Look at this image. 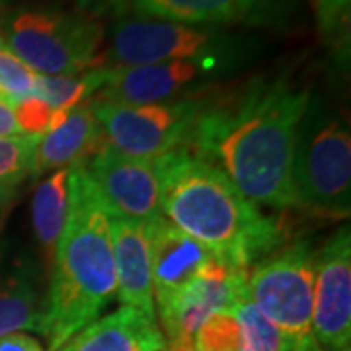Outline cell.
<instances>
[{
    "label": "cell",
    "instance_id": "6da1fadb",
    "mask_svg": "<svg viewBox=\"0 0 351 351\" xmlns=\"http://www.w3.org/2000/svg\"><path fill=\"white\" fill-rule=\"evenodd\" d=\"M313 96L285 80L254 82L201 106L186 149L217 166L254 205L295 207V137Z\"/></svg>",
    "mask_w": 351,
    "mask_h": 351
},
{
    "label": "cell",
    "instance_id": "d4e9b609",
    "mask_svg": "<svg viewBox=\"0 0 351 351\" xmlns=\"http://www.w3.org/2000/svg\"><path fill=\"white\" fill-rule=\"evenodd\" d=\"M316 12H318V22L322 32L332 34L336 27L348 20L350 12V0H314Z\"/></svg>",
    "mask_w": 351,
    "mask_h": 351
},
{
    "label": "cell",
    "instance_id": "ba28073f",
    "mask_svg": "<svg viewBox=\"0 0 351 351\" xmlns=\"http://www.w3.org/2000/svg\"><path fill=\"white\" fill-rule=\"evenodd\" d=\"M90 104L106 145L138 160L156 162L176 149L186 147L203 100L188 98L147 106Z\"/></svg>",
    "mask_w": 351,
    "mask_h": 351
},
{
    "label": "cell",
    "instance_id": "5b68a950",
    "mask_svg": "<svg viewBox=\"0 0 351 351\" xmlns=\"http://www.w3.org/2000/svg\"><path fill=\"white\" fill-rule=\"evenodd\" d=\"M0 41L38 75H84L100 69L104 25L86 14L22 8L4 18Z\"/></svg>",
    "mask_w": 351,
    "mask_h": 351
},
{
    "label": "cell",
    "instance_id": "e0dca14e",
    "mask_svg": "<svg viewBox=\"0 0 351 351\" xmlns=\"http://www.w3.org/2000/svg\"><path fill=\"white\" fill-rule=\"evenodd\" d=\"M104 143L92 104L84 101L64 115L47 133L39 135L34 156V174L63 170L90 158Z\"/></svg>",
    "mask_w": 351,
    "mask_h": 351
},
{
    "label": "cell",
    "instance_id": "30bf717a",
    "mask_svg": "<svg viewBox=\"0 0 351 351\" xmlns=\"http://www.w3.org/2000/svg\"><path fill=\"white\" fill-rule=\"evenodd\" d=\"M228 69H237V64L213 59L101 69V84L90 101L129 106L172 101L195 88L205 86L211 78Z\"/></svg>",
    "mask_w": 351,
    "mask_h": 351
},
{
    "label": "cell",
    "instance_id": "ac0fdd59",
    "mask_svg": "<svg viewBox=\"0 0 351 351\" xmlns=\"http://www.w3.org/2000/svg\"><path fill=\"white\" fill-rule=\"evenodd\" d=\"M69 213V168L47 176L32 199V223L43 250L53 258Z\"/></svg>",
    "mask_w": 351,
    "mask_h": 351
},
{
    "label": "cell",
    "instance_id": "cb8c5ba5",
    "mask_svg": "<svg viewBox=\"0 0 351 351\" xmlns=\"http://www.w3.org/2000/svg\"><path fill=\"white\" fill-rule=\"evenodd\" d=\"M12 110L22 135H43L49 131L55 121V113L51 106L39 96H32L14 104Z\"/></svg>",
    "mask_w": 351,
    "mask_h": 351
},
{
    "label": "cell",
    "instance_id": "8fae6325",
    "mask_svg": "<svg viewBox=\"0 0 351 351\" xmlns=\"http://www.w3.org/2000/svg\"><path fill=\"white\" fill-rule=\"evenodd\" d=\"M313 336L326 351H350L351 234L341 226L314 254Z\"/></svg>",
    "mask_w": 351,
    "mask_h": 351
},
{
    "label": "cell",
    "instance_id": "484cf974",
    "mask_svg": "<svg viewBox=\"0 0 351 351\" xmlns=\"http://www.w3.org/2000/svg\"><path fill=\"white\" fill-rule=\"evenodd\" d=\"M75 6L86 16L98 18V16H108V14H123L131 0H73Z\"/></svg>",
    "mask_w": 351,
    "mask_h": 351
},
{
    "label": "cell",
    "instance_id": "2e32d148",
    "mask_svg": "<svg viewBox=\"0 0 351 351\" xmlns=\"http://www.w3.org/2000/svg\"><path fill=\"white\" fill-rule=\"evenodd\" d=\"M166 338L154 314L131 306L100 316L57 351H162Z\"/></svg>",
    "mask_w": 351,
    "mask_h": 351
},
{
    "label": "cell",
    "instance_id": "83f0119b",
    "mask_svg": "<svg viewBox=\"0 0 351 351\" xmlns=\"http://www.w3.org/2000/svg\"><path fill=\"white\" fill-rule=\"evenodd\" d=\"M18 135H22V131L16 123L12 106L8 101L0 100V137H18Z\"/></svg>",
    "mask_w": 351,
    "mask_h": 351
},
{
    "label": "cell",
    "instance_id": "3957f363",
    "mask_svg": "<svg viewBox=\"0 0 351 351\" xmlns=\"http://www.w3.org/2000/svg\"><path fill=\"white\" fill-rule=\"evenodd\" d=\"M160 213L213 256L248 269L276 250L281 232L217 166L186 147L156 160Z\"/></svg>",
    "mask_w": 351,
    "mask_h": 351
},
{
    "label": "cell",
    "instance_id": "5bb4252c",
    "mask_svg": "<svg viewBox=\"0 0 351 351\" xmlns=\"http://www.w3.org/2000/svg\"><path fill=\"white\" fill-rule=\"evenodd\" d=\"M154 304L186 287L209 260L211 252L182 232L162 213L147 221Z\"/></svg>",
    "mask_w": 351,
    "mask_h": 351
},
{
    "label": "cell",
    "instance_id": "7c38bea8",
    "mask_svg": "<svg viewBox=\"0 0 351 351\" xmlns=\"http://www.w3.org/2000/svg\"><path fill=\"white\" fill-rule=\"evenodd\" d=\"M82 166L112 215L147 223L160 213L156 162L138 160L101 145Z\"/></svg>",
    "mask_w": 351,
    "mask_h": 351
},
{
    "label": "cell",
    "instance_id": "4fadbf2b",
    "mask_svg": "<svg viewBox=\"0 0 351 351\" xmlns=\"http://www.w3.org/2000/svg\"><path fill=\"white\" fill-rule=\"evenodd\" d=\"M138 16L189 25H281L295 0H131Z\"/></svg>",
    "mask_w": 351,
    "mask_h": 351
},
{
    "label": "cell",
    "instance_id": "4316f807",
    "mask_svg": "<svg viewBox=\"0 0 351 351\" xmlns=\"http://www.w3.org/2000/svg\"><path fill=\"white\" fill-rule=\"evenodd\" d=\"M0 351H45L43 346L38 339L16 332V334H8L4 338H0Z\"/></svg>",
    "mask_w": 351,
    "mask_h": 351
},
{
    "label": "cell",
    "instance_id": "44dd1931",
    "mask_svg": "<svg viewBox=\"0 0 351 351\" xmlns=\"http://www.w3.org/2000/svg\"><path fill=\"white\" fill-rule=\"evenodd\" d=\"M39 135L0 137V197L12 193L25 178L34 174V156Z\"/></svg>",
    "mask_w": 351,
    "mask_h": 351
},
{
    "label": "cell",
    "instance_id": "9c48e42d",
    "mask_svg": "<svg viewBox=\"0 0 351 351\" xmlns=\"http://www.w3.org/2000/svg\"><path fill=\"white\" fill-rule=\"evenodd\" d=\"M244 297H248V269L211 254L197 276L166 301L154 304V311H158L168 346H195L203 322L217 313L232 311Z\"/></svg>",
    "mask_w": 351,
    "mask_h": 351
},
{
    "label": "cell",
    "instance_id": "f546056e",
    "mask_svg": "<svg viewBox=\"0 0 351 351\" xmlns=\"http://www.w3.org/2000/svg\"><path fill=\"white\" fill-rule=\"evenodd\" d=\"M162 351H168V350H166V348H164V350Z\"/></svg>",
    "mask_w": 351,
    "mask_h": 351
},
{
    "label": "cell",
    "instance_id": "4dcf8cb0",
    "mask_svg": "<svg viewBox=\"0 0 351 351\" xmlns=\"http://www.w3.org/2000/svg\"><path fill=\"white\" fill-rule=\"evenodd\" d=\"M318 351H322V350H318Z\"/></svg>",
    "mask_w": 351,
    "mask_h": 351
},
{
    "label": "cell",
    "instance_id": "7402d4cb",
    "mask_svg": "<svg viewBox=\"0 0 351 351\" xmlns=\"http://www.w3.org/2000/svg\"><path fill=\"white\" fill-rule=\"evenodd\" d=\"M38 76L0 41V100L14 106L38 96Z\"/></svg>",
    "mask_w": 351,
    "mask_h": 351
},
{
    "label": "cell",
    "instance_id": "277c9868",
    "mask_svg": "<svg viewBox=\"0 0 351 351\" xmlns=\"http://www.w3.org/2000/svg\"><path fill=\"white\" fill-rule=\"evenodd\" d=\"M291 184L295 207L322 217L350 215V127L339 115L313 108V100L297 129Z\"/></svg>",
    "mask_w": 351,
    "mask_h": 351
},
{
    "label": "cell",
    "instance_id": "603a6c76",
    "mask_svg": "<svg viewBox=\"0 0 351 351\" xmlns=\"http://www.w3.org/2000/svg\"><path fill=\"white\" fill-rule=\"evenodd\" d=\"M244 338L232 311L213 314L195 334V351H242Z\"/></svg>",
    "mask_w": 351,
    "mask_h": 351
},
{
    "label": "cell",
    "instance_id": "d6986e66",
    "mask_svg": "<svg viewBox=\"0 0 351 351\" xmlns=\"http://www.w3.org/2000/svg\"><path fill=\"white\" fill-rule=\"evenodd\" d=\"M45 302L29 277L0 279V338L22 330L41 332Z\"/></svg>",
    "mask_w": 351,
    "mask_h": 351
},
{
    "label": "cell",
    "instance_id": "8992f818",
    "mask_svg": "<svg viewBox=\"0 0 351 351\" xmlns=\"http://www.w3.org/2000/svg\"><path fill=\"white\" fill-rule=\"evenodd\" d=\"M248 47L244 39L215 25H189L145 16L121 18L113 25L110 47L101 53L100 69L205 59L239 66Z\"/></svg>",
    "mask_w": 351,
    "mask_h": 351
},
{
    "label": "cell",
    "instance_id": "52a82bcc",
    "mask_svg": "<svg viewBox=\"0 0 351 351\" xmlns=\"http://www.w3.org/2000/svg\"><path fill=\"white\" fill-rule=\"evenodd\" d=\"M314 252L306 242L265 258L248 274V299L293 351H318L313 336Z\"/></svg>",
    "mask_w": 351,
    "mask_h": 351
},
{
    "label": "cell",
    "instance_id": "7a4b0ae2",
    "mask_svg": "<svg viewBox=\"0 0 351 351\" xmlns=\"http://www.w3.org/2000/svg\"><path fill=\"white\" fill-rule=\"evenodd\" d=\"M110 209L82 164L69 168V213L53 254L55 269L41 332L57 351L100 318L117 293Z\"/></svg>",
    "mask_w": 351,
    "mask_h": 351
},
{
    "label": "cell",
    "instance_id": "9a60e30c",
    "mask_svg": "<svg viewBox=\"0 0 351 351\" xmlns=\"http://www.w3.org/2000/svg\"><path fill=\"white\" fill-rule=\"evenodd\" d=\"M113 240V260L117 274V299L121 306H131L147 314H154L151 256L147 223H138L110 213Z\"/></svg>",
    "mask_w": 351,
    "mask_h": 351
},
{
    "label": "cell",
    "instance_id": "f1b7e54d",
    "mask_svg": "<svg viewBox=\"0 0 351 351\" xmlns=\"http://www.w3.org/2000/svg\"><path fill=\"white\" fill-rule=\"evenodd\" d=\"M10 2H12V0H0V10H2L4 6H8Z\"/></svg>",
    "mask_w": 351,
    "mask_h": 351
},
{
    "label": "cell",
    "instance_id": "ffe728a7",
    "mask_svg": "<svg viewBox=\"0 0 351 351\" xmlns=\"http://www.w3.org/2000/svg\"><path fill=\"white\" fill-rule=\"evenodd\" d=\"M101 69L90 71L84 75L66 76H38V96L51 106L55 113L53 127L57 125L71 110L84 104L101 84Z\"/></svg>",
    "mask_w": 351,
    "mask_h": 351
}]
</instances>
